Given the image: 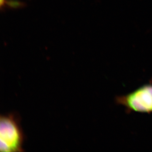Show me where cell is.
Here are the masks:
<instances>
[{"label": "cell", "instance_id": "1", "mask_svg": "<svg viewBox=\"0 0 152 152\" xmlns=\"http://www.w3.org/2000/svg\"><path fill=\"white\" fill-rule=\"evenodd\" d=\"M24 136L17 115L9 114L0 118V151L23 152Z\"/></svg>", "mask_w": 152, "mask_h": 152}, {"label": "cell", "instance_id": "2", "mask_svg": "<svg viewBox=\"0 0 152 152\" xmlns=\"http://www.w3.org/2000/svg\"><path fill=\"white\" fill-rule=\"evenodd\" d=\"M115 102L128 113H152V83L143 85L128 94L118 96Z\"/></svg>", "mask_w": 152, "mask_h": 152}, {"label": "cell", "instance_id": "3", "mask_svg": "<svg viewBox=\"0 0 152 152\" xmlns=\"http://www.w3.org/2000/svg\"><path fill=\"white\" fill-rule=\"evenodd\" d=\"M4 0H1V5L2 4L4 3Z\"/></svg>", "mask_w": 152, "mask_h": 152}]
</instances>
